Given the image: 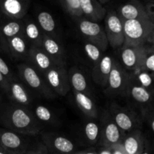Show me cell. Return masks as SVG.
<instances>
[{
	"mask_svg": "<svg viewBox=\"0 0 154 154\" xmlns=\"http://www.w3.org/2000/svg\"><path fill=\"white\" fill-rule=\"evenodd\" d=\"M2 33L7 41L14 36H24V22L21 20H13L6 23L2 27Z\"/></svg>",
	"mask_w": 154,
	"mask_h": 154,
	"instance_id": "cell-28",
	"label": "cell"
},
{
	"mask_svg": "<svg viewBox=\"0 0 154 154\" xmlns=\"http://www.w3.org/2000/svg\"><path fill=\"white\" fill-rule=\"evenodd\" d=\"M0 154H18V153L7 150V149L4 148V147L0 146Z\"/></svg>",
	"mask_w": 154,
	"mask_h": 154,
	"instance_id": "cell-40",
	"label": "cell"
},
{
	"mask_svg": "<svg viewBox=\"0 0 154 154\" xmlns=\"http://www.w3.org/2000/svg\"><path fill=\"white\" fill-rule=\"evenodd\" d=\"M42 77L51 90L60 96H65L70 90L68 72L65 66L55 65Z\"/></svg>",
	"mask_w": 154,
	"mask_h": 154,
	"instance_id": "cell-7",
	"label": "cell"
},
{
	"mask_svg": "<svg viewBox=\"0 0 154 154\" xmlns=\"http://www.w3.org/2000/svg\"><path fill=\"white\" fill-rule=\"evenodd\" d=\"M43 35L44 32L38 23L29 20L24 22V37L31 46L42 48Z\"/></svg>",
	"mask_w": 154,
	"mask_h": 154,
	"instance_id": "cell-21",
	"label": "cell"
},
{
	"mask_svg": "<svg viewBox=\"0 0 154 154\" xmlns=\"http://www.w3.org/2000/svg\"><path fill=\"white\" fill-rule=\"evenodd\" d=\"M120 53L122 66L132 72L140 69L146 54L145 45L123 46Z\"/></svg>",
	"mask_w": 154,
	"mask_h": 154,
	"instance_id": "cell-10",
	"label": "cell"
},
{
	"mask_svg": "<svg viewBox=\"0 0 154 154\" xmlns=\"http://www.w3.org/2000/svg\"><path fill=\"white\" fill-rule=\"evenodd\" d=\"M145 10L147 12V17H148V19L150 20V22L154 25V3L150 2H149L145 6Z\"/></svg>",
	"mask_w": 154,
	"mask_h": 154,
	"instance_id": "cell-36",
	"label": "cell"
},
{
	"mask_svg": "<svg viewBox=\"0 0 154 154\" xmlns=\"http://www.w3.org/2000/svg\"><path fill=\"white\" fill-rule=\"evenodd\" d=\"M146 48H147V49L149 50V51H150L151 52L154 53V45H152V46H148V45H145Z\"/></svg>",
	"mask_w": 154,
	"mask_h": 154,
	"instance_id": "cell-43",
	"label": "cell"
},
{
	"mask_svg": "<svg viewBox=\"0 0 154 154\" xmlns=\"http://www.w3.org/2000/svg\"><path fill=\"white\" fill-rule=\"evenodd\" d=\"M126 154H140L145 149V141L141 132L138 129L129 132L121 143Z\"/></svg>",
	"mask_w": 154,
	"mask_h": 154,
	"instance_id": "cell-18",
	"label": "cell"
},
{
	"mask_svg": "<svg viewBox=\"0 0 154 154\" xmlns=\"http://www.w3.org/2000/svg\"><path fill=\"white\" fill-rule=\"evenodd\" d=\"M63 7L68 14L75 18L82 17L80 0H60Z\"/></svg>",
	"mask_w": 154,
	"mask_h": 154,
	"instance_id": "cell-30",
	"label": "cell"
},
{
	"mask_svg": "<svg viewBox=\"0 0 154 154\" xmlns=\"http://www.w3.org/2000/svg\"><path fill=\"white\" fill-rule=\"evenodd\" d=\"M143 114L144 115L145 118L147 119V122L150 124V128H151L154 133V108L143 111Z\"/></svg>",
	"mask_w": 154,
	"mask_h": 154,
	"instance_id": "cell-35",
	"label": "cell"
},
{
	"mask_svg": "<svg viewBox=\"0 0 154 154\" xmlns=\"http://www.w3.org/2000/svg\"><path fill=\"white\" fill-rule=\"evenodd\" d=\"M129 78V74L124 70L123 66L117 60L114 59L107 84L106 93L111 96H126Z\"/></svg>",
	"mask_w": 154,
	"mask_h": 154,
	"instance_id": "cell-4",
	"label": "cell"
},
{
	"mask_svg": "<svg viewBox=\"0 0 154 154\" xmlns=\"http://www.w3.org/2000/svg\"><path fill=\"white\" fill-rule=\"evenodd\" d=\"M113 60L114 58L110 56H102L99 61L94 65L92 76L98 85L102 87H107L110 72L112 69Z\"/></svg>",
	"mask_w": 154,
	"mask_h": 154,
	"instance_id": "cell-14",
	"label": "cell"
},
{
	"mask_svg": "<svg viewBox=\"0 0 154 154\" xmlns=\"http://www.w3.org/2000/svg\"><path fill=\"white\" fill-rule=\"evenodd\" d=\"M22 154H43L42 151L40 150H38V151H30L28 152V153H23Z\"/></svg>",
	"mask_w": 154,
	"mask_h": 154,
	"instance_id": "cell-42",
	"label": "cell"
},
{
	"mask_svg": "<svg viewBox=\"0 0 154 154\" xmlns=\"http://www.w3.org/2000/svg\"><path fill=\"white\" fill-rule=\"evenodd\" d=\"M18 70L22 81L29 88L46 97L54 96V93L41 77V74L31 64L21 63L18 66Z\"/></svg>",
	"mask_w": 154,
	"mask_h": 154,
	"instance_id": "cell-3",
	"label": "cell"
},
{
	"mask_svg": "<svg viewBox=\"0 0 154 154\" xmlns=\"http://www.w3.org/2000/svg\"><path fill=\"white\" fill-rule=\"evenodd\" d=\"M0 1H1V0H0Z\"/></svg>",
	"mask_w": 154,
	"mask_h": 154,
	"instance_id": "cell-47",
	"label": "cell"
},
{
	"mask_svg": "<svg viewBox=\"0 0 154 154\" xmlns=\"http://www.w3.org/2000/svg\"><path fill=\"white\" fill-rule=\"evenodd\" d=\"M0 72L7 80H9L12 78L8 66L1 57H0Z\"/></svg>",
	"mask_w": 154,
	"mask_h": 154,
	"instance_id": "cell-34",
	"label": "cell"
},
{
	"mask_svg": "<svg viewBox=\"0 0 154 154\" xmlns=\"http://www.w3.org/2000/svg\"><path fill=\"white\" fill-rule=\"evenodd\" d=\"M0 144L1 147L14 152L18 154H22L24 141L18 133L11 131H5L0 134Z\"/></svg>",
	"mask_w": 154,
	"mask_h": 154,
	"instance_id": "cell-20",
	"label": "cell"
},
{
	"mask_svg": "<svg viewBox=\"0 0 154 154\" xmlns=\"http://www.w3.org/2000/svg\"><path fill=\"white\" fill-rule=\"evenodd\" d=\"M6 125L14 132L23 135H35L41 130V126L34 114L26 108L20 105H11L5 113Z\"/></svg>",
	"mask_w": 154,
	"mask_h": 154,
	"instance_id": "cell-1",
	"label": "cell"
},
{
	"mask_svg": "<svg viewBox=\"0 0 154 154\" xmlns=\"http://www.w3.org/2000/svg\"><path fill=\"white\" fill-rule=\"evenodd\" d=\"M144 45H148V46H152L154 45V27L153 29L150 32V35H148V38L147 39V42Z\"/></svg>",
	"mask_w": 154,
	"mask_h": 154,
	"instance_id": "cell-38",
	"label": "cell"
},
{
	"mask_svg": "<svg viewBox=\"0 0 154 154\" xmlns=\"http://www.w3.org/2000/svg\"><path fill=\"white\" fill-rule=\"evenodd\" d=\"M125 42L123 46L144 45L154 25L148 18L123 21Z\"/></svg>",
	"mask_w": 154,
	"mask_h": 154,
	"instance_id": "cell-2",
	"label": "cell"
},
{
	"mask_svg": "<svg viewBox=\"0 0 154 154\" xmlns=\"http://www.w3.org/2000/svg\"><path fill=\"white\" fill-rule=\"evenodd\" d=\"M42 48L56 65L65 66L66 54L63 46L57 39L44 34Z\"/></svg>",
	"mask_w": 154,
	"mask_h": 154,
	"instance_id": "cell-12",
	"label": "cell"
},
{
	"mask_svg": "<svg viewBox=\"0 0 154 154\" xmlns=\"http://www.w3.org/2000/svg\"><path fill=\"white\" fill-rule=\"evenodd\" d=\"M78 29L80 32L88 42L96 45L102 51H105L108 46V38L105 29L98 23L79 18Z\"/></svg>",
	"mask_w": 154,
	"mask_h": 154,
	"instance_id": "cell-5",
	"label": "cell"
},
{
	"mask_svg": "<svg viewBox=\"0 0 154 154\" xmlns=\"http://www.w3.org/2000/svg\"><path fill=\"white\" fill-rule=\"evenodd\" d=\"M34 115L39 121L44 123H53L54 117L51 111L47 107L43 105H38L35 109Z\"/></svg>",
	"mask_w": 154,
	"mask_h": 154,
	"instance_id": "cell-32",
	"label": "cell"
},
{
	"mask_svg": "<svg viewBox=\"0 0 154 154\" xmlns=\"http://www.w3.org/2000/svg\"><path fill=\"white\" fill-rule=\"evenodd\" d=\"M140 154H150V153L149 151H147V150H146L145 149H144V151H143L142 153H141Z\"/></svg>",
	"mask_w": 154,
	"mask_h": 154,
	"instance_id": "cell-44",
	"label": "cell"
},
{
	"mask_svg": "<svg viewBox=\"0 0 154 154\" xmlns=\"http://www.w3.org/2000/svg\"><path fill=\"white\" fill-rule=\"evenodd\" d=\"M27 58L29 59V64H31L42 76L56 65L40 47L30 46Z\"/></svg>",
	"mask_w": 154,
	"mask_h": 154,
	"instance_id": "cell-11",
	"label": "cell"
},
{
	"mask_svg": "<svg viewBox=\"0 0 154 154\" xmlns=\"http://www.w3.org/2000/svg\"><path fill=\"white\" fill-rule=\"evenodd\" d=\"M84 50L87 57L90 59V61L94 63V65L98 63L102 57V51H101L100 48L88 41L84 43Z\"/></svg>",
	"mask_w": 154,
	"mask_h": 154,
	"instance_id": "cell-31",
	"label": "cell"
},
{
	"mask_svg": "<svg viewBox=\"0 0 154 154\" xmlns=\"http://www.w3.org/2000/svg\"><path fill=\"white\" fill-rule=\"evenodd\" d=\"M44 140L48 148L57 154H71L75 152L73 143L65 137L45 135Z\"/></svg>",
	"mask_w": 154,
	"mask_h": 154,
	"instance_id": "cell-17",
	"label": "cell"
},
{
	"mask_svg": "<svg viewBox=\"0 0 154 154\" xmlns=\"http://www.w3.org/2000/svg\"><path fill=\"white\" fill-rule=\"evenodd\" d=\"M126 96H129L135 103L139 105L142 112L154 108V94L141 87L134 81L129 75Z\"/></svg>",
	"mask_w": 154,
	"mask_h": 154,
	"instance_id": "cell-8",
	"label": "cell"
},
{
	"mask_svg": "<svg viewBox=\"0 0 154 154\" xmlns=\"http://www.w3.org/2000/svg\"><path fill=\"white\" fill-rule=\"evenodd\" d=\"M117 13L122 21L148 18L144 6L136 0L120 6Z\"/></svg>",
	"mask_w": 154,
	"mask_h": 154,
	"instance_id": "cell-16",
	"label": "cell"
},
{
	"mask_svg": "<svg viewBox=\"0 0 154 154\" xmlns=\"http://www.w3.org/2000/svg\"><path fill=\"white\" fill-rule=\"evenodd\" d=\"M37 22L44 34L56 38L54 35L56 32V22L54 17L49 12L41 11L37 15Z\"/></svg>",
	"mask_w": 154,
	"mask_h": 154,
	"instance_id": "cell-26",
	"label": "cell"
},
{
	"mask_svg": "<svg viewBox=\"0 0 154 154\" xmlns=\"http://www.w3.org/2000/svg\"><path fill=\"white\" fill-rule=\"evenodd\" d=\"M140 69H144L154 75V53L149 51L147 48H146L145 56Z\"/></svg>",
	"mask_w": 154,
	"mask_h": 154,
	"instance_id": "cell-33",
	"label": "cell"
},
{
	"mask_svg": "<svg viewBox=\"0 0 154 154\" xmlns=\"http://www.w3.org/2000/svg\"><path fill=\"white\" fill-rule=\"evenodd\" d=\"M30 0H1L0 9L12 20H21L27 13Z\"/></svg>",
	"mask_w": 154,
	"mask_h": 154,
	"instance_id": "cell-13",
	"label": "cell"
},
{
	"mask_svg": "<svg viewBox=\"0 0 154 154\" xmlns=\"http://www.w3.org/2000/svg\"><path fill=\"white\" fill-rule=\"evenodd\" d=\"M139 85L154 94V75L144 69H139L129 74Z\"/></svg>",
	"mask_w": 154,
	"mask_h": 154,
	"instance_id": "cell-27",
	"label": "cell"
},
{
	"mask_svg": "<svg viewBox=\"0 0 154 154\" xmlns=\"http://www.w3.org/2000/svg\"><path fill=\"white\" fill-rule=\"evenodd\" d=\"M80 4L82 14L86 19L97 23L106 15V9L99 0H80Z\"/></svg>",
	"mask_w": 154,
	"mask_h": 154,
	"instance_id": "cell-19",
	"label": "cell"
},
{
	"mask_svg": "<svg viewBox=\"0 0 154 154\" xmlns=\"http://www.w3.org/2000/svg\"><path fill=\"white\" fill-rule=\"evenodd\" d=\"M71 154H98L96 152L90 151V150H84V151H78V152H74V153Z\"/></svg>",
	"mask_w": 154,
	"mask_h": 154,
	"instance_id": "cell-41",
	"label": "cell"
},
{
	"mask_svg": "<svg viewBox=\"0 0 154 154\" xmlns=\"http://www.w3.org/2000/svg\"><path fill=\"white\" fill-rule=\"evenodd\" d=\"M103 126L100 132V139L102 145L106 148L121 144L124 138V132L114 123L110 114H105L103 120Z\"/></svg>",
	"mask_w": 154,
	"mask_h": 154,
	"instance_id": "cell-9",
	"label": "cell"
},
{
	"mask_svg": "<svg viewBox=\"0 0 154 154\" xmlns=\"http://www.w3.org/2000/svg\"><path fill=\"white\" fill-rule=\"evenodd\" d=\"M150 2H152V3H154V0H150Z\"/></svg>",
	"mask_w": 154,
	"mask_h": 154,
	"instance_id": "cell-45",
	"label": "cell"
},
{
	"mask_svg": "<svg viewBox=\"0 0 154 154\" xmlns=\"http://www.w3.org/2000/svg\"><path fill=\"white\" fill-rule=\"evenodd\" d=\"M101 1H102V2H106V1H108V0H101Z\"/></svg>",
	"mask_w": 154,
	"mask_h": 154,
	"instance_id": "cell-46",
	"label": "cell"
},
{
	"mask_svg": "<svg viewBox=\"0 0 154 154\" xmlns=\"http://www.w3.org/2000/svg\"><path fill=\"white\" fill-rule=\"evenodd\" d=\"M109 150L111 154H126L121 144L109 147Z\"/></svg>",
	"mask_w": 154,
	"mask_h": 154,
	"instance_id": "cell-37",
	"label": "cell"
},
{
	"mask_svg": "<svg viewBox=\"0 0 154 154\" xmlns=\"http://www.w3.org/2000/svg\"><path fill=\"white\" fill-rule=\"evenodd\" d=\"M68 77L70 86L74 91L88 94V87L86 77L76 67H73L68 71Z\"/></svg>",
	"mask_w": 154,
	"mask_h": 154,
	"instance_id": "cell-25",
	"label": "cell"
},
{
	"mask_svg": "<svg viewBox=\"0 0 154 154\" xmlns=\"http://www.w3.org/2000/svg\"><path fill=\"white\" fill-rule=\"evenodd\" d=\"M75 102L80 109L84 112L85 115L91 118H97L98 110L96 104L94 103L90 96L84 93L74 91Z\"/></svg>",
	"mask_w": 154,
	"mask_h": 154,
	"instance_id": "cell-22",
	"label": "cell"
},
{
	"mask_svg": "<svg viewBox=\"0 0 154 154\" xmlns=\"http://www.w3.org/2000/svg\"><path fill=\"white\" fill-rule=\"evenodd\" d=\"M5 89L12 100L20 106H29L32 103L31 97L25 87L14 78L8 80Z\"/></svg>",
	"mask_w": 154,
	"mask_h": 154,
	"instance_id": "cell-15",
	"label": "cell"
},
{
	"mask_svg": "<svg viewBox=\"0 0 154 154\" xmlns=\"http://www.w3.org/2000/svg\"><path fill=\"white\" fill-rule=\"evenodd\" d=\"M86 138L91 144H96L100 138V129L95 122H88L84 128Z\"/></svg>",
	"mask_w": 154,
	"mask_h": 154,
	"instance_id": "cell-29",
	"label": "cell"
},
{
	"mask_svg": "<svg viewBox=\"0 0 154 154\" xmlns=\"http://www.w3.org/2000/svg\"><path fill=\"white\" fill-rule=\"evenodd\" d=\"M113 120L123 132L135 130V121L131 114L120 109H115L112 114Z\"/></svg>",
	"mask_w": 154,
	"mask_h": 154,
	"instance_id": "cell-24",
	"label": "cell"
},
{
	"mask_svg": "<svg viewBox=\"0 0 154 154\" xmlns=\"http://www.w3.org/2000/svg\"><path fill=\"white\" fill-rule=\"evenodd\" d=\"M9 49L12 55L17 59L26 58L28 57V42L23 35H17L8 40Z\"/></svg>",
	"mask_w": 154,
	"mask_h": 154,
	"instance_id": "cell-23",
	"label": "cell"
},
{
	"mask_svg": "<svg viewBox=\"0 0 154 154\" xmlns=\"http://www.w3.org/2000/svg\"><path fill=\"white\" fill-rule=\"evenodd\" d=\"M105 24L108 45L113 48L123 47L125 42L123 23L117 11L111 10L107 13Z\"/></svg>",
	"mask_w": 154,
	"mask_h": 154,
	"instance_id": "cell-6",
	"label": "cell"
},
{
	"mask_svg": "<svg viewBox=\"0 0 154 154\" xmlns=\"http://www.w3.org/2000/svg\"><path fill=\"white\" fill-rule=\"evenodd\" d=\"M7 83H8V80L5 78L4 76L2 75V74L0 72V84L5 87V88H6L7 87Z\"/></svg>",
	"mask_w": 154,
	"mask_h": 154,
	"instance_id": "cell-39",
	"label": "cell"
}]
</instances>
